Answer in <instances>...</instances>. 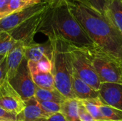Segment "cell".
<instances>
[{
  "instance_id": "23",
  "label": "cell",
  "mask_w": 122,
  "mask_h": 121,
  "mask_svg": "<svg viewBox=\"0 0 122 121\" xmlns=\"http://www.w3.org/2000/svg\"><path fill=\"white\" fill-rule=\"evenodd\" d=\"M44 112L51 116L54 113H61V103L51 102V101H37Z\"/></svg>"
},
{
  "instance_id": "26",
  "label": "cell",
  "mask_w": 122,
  "mask_h": 121,
  "mask_svg": "<svg viewBox=\"0 0 122 121\" xmlns=\"http://www.w3.org/2000/svg\"><path fill=\"white\" fill-rule=\"evenodd\" d=\"M79 113L81 121H95L79 101Z\"/></svg>"
},
{
  "instance_id": "4",
  "label": "cell",
  "mask_w": 122,
  "mask_h": 121,
  "mask_svg": "<svg viewBox=\"0 0 122 121\" xmlns=\"http://www.w3.org/2000/svg\"><path fill=\"white\" fill-rule=\"evenodd\" d=\"M91 52L92 63L101 83L122 85V61L97 48Z\"/></svg>"
},
{
  "instance_id": "29",
  "label": "cell",
  "mask_w": 122,
  "mask_h": 121,
  "mask_svg": "<svg viewBox=\"0 0 122 121\" xmlns=\"http://www.w3.org/2000/svg\"><path fill=\"white\" fill-rule=\"evenodd\" d=\"M9 1L10 0H0V13L7 14L6 8Z\"/></svg>"
},
{
  "instance_id": "25",
  "label": "cell",
  "mask_w": 122,
  "mask_h": 121,
  "mask_svg": "<svg viewBox=\"0 0 122 121\" xmlns=\"http://www.w3.org/2000/svg\"><path fill=\"white\" fill-rule=\"evenodd\" d=\"M49 6H58L63 4H74V3H81L83 4L89 5L86 0H45Z\"/></svg>"
},
{
  "instance_id": "22",
  "label": "cell",
  "mask_w": 122,
  "mask_h": 121,
  "mask_svg": "<svg viewBox=\"0 0 122 121\" xmlns=\"http://www.w3.org/2000/svg\"><path fill=\"white\" fill-rule=\"evenodd\" d=\"M16 42L7 32H0V56H6Z\"/></svg>"
},
{
  "instance_id": "18",
  "label": "cell",
  "mask_w": 122,
  "mask_h": 121,
  "mask_svg": "<svg viewBox=\"0 0 122 121\" xmlns=\"http://www.w3.org/2000/svg\"><path fill=\"white\" fill-rule=\"evenodd\" d=\"M34 98L37 101H51L61 104L66 99L57 90H46L37 86H36Z\"/></svg>"
},
{
  "instance_id": "16",
  "label": "cell",
  "mask_w": 122,
  "mask_h": 121,
  "mask_svg": "<svg viewBox=\"0 0 122 121\" xmlns=\"http://www.w3.org/2000/svg\"><path fill=\"white\" fill-rule=\"evenodd\" d=\"M61 113L68 121H81L79 113V100L66 99L61 104Z\"/></svg>"
},
{
  "instance_id": "13",
  "label": "cell",
  "mask_w": 122,
  "mask_h": 121,
  "mask_svg": "<svg viewBox=\"0 0 122 121\" xmlns=\"http://www.w3.org/2000/svg\"><path fill=\"white\" fill-rule=\"evenodd\" d=\"M99 95L104 103L122 111V85L102 83Z\"/></svg>"
},
{
  "instance_id": "5",
  "label": "cell",
  "mask_w": 122,
  "mask_h": 121,
  "mask_svg": "<svg viewBox=\"0 0 122 121\" xmlns=\"http://www.w3.org/2000/svg\"><path fill=\"white\" fill-rule=\"evenodd\" d=\"M69 50L73 68L77 75L94 89L99 91L102 83L92 63V50L76 48L71 44Z\"/></svg>"
},
{
  "instance_id": "1",
  "label": "cell",
  "mask_w": 122,
  "mask_h": 121,
  "mask_svg": "<svg viewBox=\"0 0 122 121\" xmlns=\"http://www.w3.org/2000/svg\"><path fill=\"white\" fill-rule=\"evenodd\" d=\"M68 5L97 48L122 61V34L109 17L81 3Z\"/></svg>"
},
{
  "instance_id": "15",
  "label": "cell",
  "mask_w": 122,
  "mask_h": 121,
  "mask_svg": "<svg viewBox=\"0 0 122 121\" xmlns=\"http://www.w3.org/2000/svg\"><path fill=\"white\" fill-rule=\"evenodd\" d=\"M71 84L75 98L79 101L94 99L100 97L99 91L94 89L81 80L74 70H73Z\"/></svg>"
},
{
  "instance_id": "17",
  "label": "cell",
  "mask_w": 122,
  "mask_h": 121,
  "mask_svg": "<svg viewBox=\"0 0 122 121\" xmlns=\"http://www.w3.org/2000/svg\"><path fill=\"white\" fill-rule=\"evenodd\" d=\"M106 14L122 34V0H112Z\"/></svg>"
},
{
  "instance_id": "30",
  "label": "cell",
  "mask_w": 122,
  "mask_h": 121,
  "mask_svg": "<svg viewBox=\"0 0 122 121\" xmlns=\"http://www.w3.org/2000/svg\"><path fill=\"white\" fill-rule=\"evenodd\" d=\"M6 76V58L0 64V79Z\"/></svg>"
},
{
  "instance_id": "12",
  "label": "cell",
  "mask_w": 122,
  "mask_h": 121,
  "mask_svg": "<svg viewBox=\"0 0 122 121\" xmlns=\"http://www.w3.org/2000/svg\"><path fill=\"white\" fill-rule=\"evenodd\" d=\"M24 58V45L17 41L6 56V77L8 81L14 77Z\"/></svg>"
},
{
  "instance_id": "19",
  "label": "cell",
  "mask_w": 122,
  "mask_h": 121,
  "mask_svg": "<svg viewBox=\"0 0 122 121\" xmlns=\"http://www.w3.org/2000/svg\"><path fill=\"white\" fill-rule=\"evenodd\" d=\"M82 105L84 106L86 110L89 113V114L92 116V118L94 119L95 121H107L103 118L99 106L101 103L103 102L100 97L94 99H89V100H84V101H79Z\"/></svg>"
},
{
  "instance_id": "24",
  "label": "cell",
  "mask_w": 122,
  "mask_h": 121,
  "mask_svg": "<svg viewBox=\"0 0 122 121\" xmlns=\"http://www.w3.org/2000/svg\"><path fill=\"white\" fill-rule=\"evenodd\" d=\"M90 6L95 9L96 10L106 14L107 7L112 0H86Z\"/></svg>"
},
{
  "instance_id": "14",
  "label": "cell",
  "mask_w": 122,
  "mask_h": 121,
  "mask_svg": "<svg viewBox=\"0 0 122 121\" xmlns=\"http://www.w3.org/2000/svg\"><path fill=\"white\" fill-rule=\"evenodd\" d=\"M28 66L33 81L37 87L51 91L56 90L51 71H44L40 69L37 64L33 61H28Z\"/></svg>"
},
{
  "instance_id": "21",
  "label": "cell",
  "mask_w": 122,
  "mask_h": 121,
  "mask_svg": "<svg viewBox=\"0 0 122 121\" xmlns=\"http://www.w3.org/2000/svg\"><path fill=\"white\" fill-rule=\"evenodd\" d=\"M42 1L43 0H10L6 8V13L9 14L16 11L34 6L41 3Z\"/></svg>"
},
{
  "instance_id": "32",
  "label": "cell",
  "mask_w": 122,
  "mask_h": 121,
  "mask_svg": "<svg viewBox=\"0 0 122 121\" xmlns=\"http://www.w3.org/2000/svg\"><path fill=\"white\" fill-rule=\"evenodd\" d=\"M6 15H7V14H3V13H0V19H1L4 16H5Z\"/></svg>"
},
{
  "instance_id": "8",
  "label": "cell",
  "mask_w": 122,
  "mask_h": 121,
  "mask_svg": "<svg viewBox=\"0 0 122 121\" xmlns=\"http://www.w3.org/2000/svg\"><path fill=\"white\" fill-rule=\"evenodd\" d=\"M48 6L49 4L45 0H43L41 3L34 6L6 15L0 19V32H9L11 31L32 16L46 9Z\"/></svg>"
},
{
  "instance_id": "6",
  "label": "cell",
  "mask_w": 122,
  "mask_h": 121,
  "mask_svg": "<svg viewBox=\"0 0 122 121\" xmlns=\"http://www.w3.org/2000/svg\"><path fill=\"white\" fill-rule=\"evenodd\" d=\"M48 7L49 6L7 33L15 41L21 42L24 46L34 43V36L37 32H39Z\"/></svg>"
},
{
  "instance_id": "27",
  "label": "cell",
  "mask_w": 122,
  "mask_h": 121,
  "mask_svg": "<svg viewBox=\"0 0 122 121\" xmlns=\"http://www.w3.org/2000/svg\"><path fill=\"white\" fill-rule=\"evenodd\" d=\"M0 121H16V115L0 107Z\"/></svg>"
},
{
  "instance_id": "31",
  "label": "cell",
  "mask_w": 122,
  "mask_h": 121,
  "mask_svg": "<svg viewBox=\"0 0 122 121\" xmlns=\"http://www.w3.org/2000/svg\"><path fill=\"white\" fill-rule=\"evenodd\" d=\"M6 58V56H0V64L3 62V61Z\"/></svg>"
},
{
  "instance_id": "9",
  "label": "cell",
  "mask_w": 122,
  "mask_h": 121,
  "mask_svg": "<svg viewBox=\"0 0 122 121\" xmlns=\"http://www.w3.org/2000/svg\"><path fill=\"white\" fill-rule=\"evenodd\" d=\"M0 107L14 113H21L25 108V102L14 90L6 77L0 79Z\"/></svg>"
},
{
  "instance_id": "28",
  "label": "cell",
  "mask_w": 122,
  "mask_h": 121,
  "mask_svg": "<svg viewBox=\"0 0 122 121\" xmlns=\"http://www.w3.org/2000/svg\"><path fill=\"white\" fill-rule=\"evenodd\" d=\"M46 121H68L66 118L64 116V115L61 113H54L49 116L48 120Z\"/></svg>"
},
{
  "instance_id": "10",
  "label": "cell",
  "mask_w": 122,
  "mask_h": 121,
  "mask_svg": "<svg viewBox=\"0 0 122 121\" xmlns=\"http://www.w3.org/2000/svg\"><path fill=\"white\" fill-rule=\"evenodd\" d=\"M53 56V46L48 39L44 44L33 43L28 46H24V58L28 61L35 63L51 61Z\"/></svg>"
},
{
  "instance_id": "11",
  "label": "cell",
  "mask_w": 122,
  "mask_h": 121,
  "mask_svg": "<svg viewBox=\"0 0 122 121\" xmlns=\"http://www.w3.org/2000/svg\"><path fill=\"white\" fill-rule=\"evenodd\" d=\"M24 102L25 108L16 115V121H46L48 120L50 115L43 111L34 97Z\"/></svg>"
},
{
  "instance_id": "20",
  "label": "cell",
  "mask_w": 122,
  "mask_h": 121,
  "mask_svg": "<svg viewBox=\"0 0 122 121\" xmlns=\"http://www.w3.org/2000/svg\"><path fill=\"white\" fill-rule=\"evenodd\" d=\"M100 112L107 121H122V111L102 102L99 106Z\"/></svg>"
},
{
  "instance_id": "2",
  "label": "cell",
  "mask_w": 122,
  "mask_h": 121,
  "mask_svg": "<svg viewBox=\"0 0 122 121\" xmlns=\"http://www.w3.org/2000/svg\"><path fill=\"white\" fill-rule=\"evenodd\" d=\"M39 32L49 39H60L79 48L94 50L97 46L71 12L68 4L49 6Z\"/></svg>"
},
{
  "instance_id": "7",
  "label": "cell",
  "mask_w": 122,
  "mask_h": 121,
  "mask_svg": "<svg viewBox=\"0 0 122 121\" xmlns=\"http://www.w3.org/2000/svg\"><path fill=\"white\" fill-rule=\"evenodd\" d=\"M9 82L24 101L34 97L36 86L33 81L28 61L25 58L21 63L14 77L9 80Z\"/></svg>"
},
{
  "instance_id": "3",
  "label": "cell",
  "mask_w": 122,
  "mask_h": 121,
  "mask_svg": "<svg viewBox=\"0 0 122 121\" xmlns=\"http://www.w3.org/2000/svg\"><path fill=\"white\" fill-rule=\"evenodd\" d=\"M53 46L51 73L56 89L66 99L75 98L71 84L73 65L70 54V44L60 39H49Z\"/></svg>"
}]
</instances>
